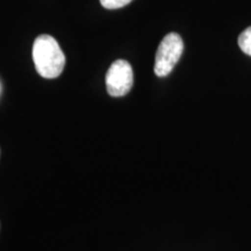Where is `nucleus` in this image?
<instances>
[{"mask_svg":"<svg viewBox=\"0 0 251 251\" xmlns=\"http://www.w3.org/2000/svg\"><path fill=\"white\" fill-rule=\"evenodd\" d=\"M33 61L37 74L47 79L57 78L64 70V52L50 35H40L34 41Z\"/></svg>","mask_w":251,"mask_h":251,"instance_id":"f257e3e1","label":"nucleus"},{"mask_svg":"<svg viewBox=\"0 0 251 251\" xmlns=\"http://www.w3.org/2000/svg\"><path fill=\"white\" fill-rule=\"evenodd\" d=\"M184 51V42L179 34L170 33L163 37L157 49L153 71L158 77H166L174 70Z\"/></svg>","mask_w":251,"mask_h":251,"instance_id":"f03ea898","label":"nucleus"},{"mask_svg":"<svg viewBox=\"0 0 251 251\" xmlns=\"http://www.w3.org/2000/svg\"><path fill=\"white\" fill-rule=\"evenodd\" d=\"M134 75L131 65L125 59L113 62L106 74V89L109 96L124 97L133 87Z\"/></svg>","mask_w":251,"mask_h":251,"instance_id":"7ed1b4c3","label":"nucleus"},{"mask_svg":"<svg viewBox=\"0 0 251 251\" xmlns=\"http://www.w3.org/2000/svg\"><path fill=\"white\" fill-rule=\"evenodd\" d=\"M238 46L244 54L251 56V26L248 27L238 36Z\"/></svg>","mask_w":251,"mask_h":251,"instance_id":"20e7f679","label":"nucleus"},{"mask_svg":"<svg viewBox=\"0 0 251 251\" xmlns=\"http://www.w3.org/2000/svg\"><path fill=\"white\" fill-rule=\"evenodd\" d=\"M100 2H101L102 7L107 9H117L128 5L131 2V0H100Z\"/></svg>","mask_w":251,"mask_h":251,"instance_id":"39448f33","label":"nucleus"}]
</instances>
